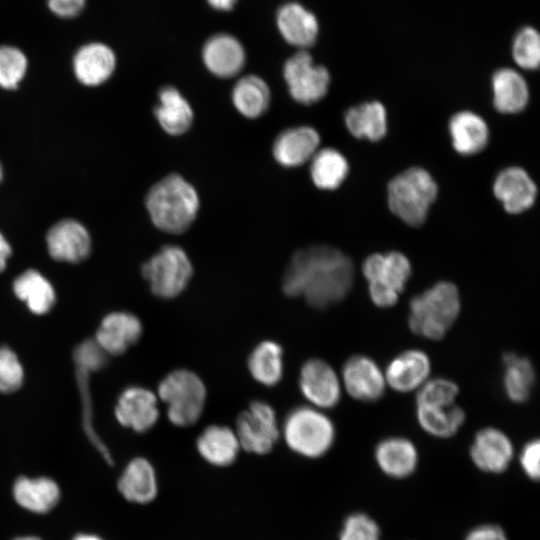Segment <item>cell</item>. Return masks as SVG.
Returning a JSON list of instances; mask_svg holds the SVG:
<instances>
[{"instance_id": "30bf717a", "label": "cell", "mask_w": 540, "mask_h": 540, "mask_svg": "<svg viewBox=\"0 0 540 540\" xmlns=\"http://www.w3.org/2000/svg\"><path fill=\"white\" fill-rule=\"evenodd\" d=\"M298 383L303 396L315 408H332L340 401L339 378L334 369L322 359L311 358L305 361L300 369Z\"/></svg>"}, {"instance_id": "ac0fdd59", "label": "cell", "mask_w": 540, "mask_h": 540, "mask_svg": "<svg viewBox=\"0 0 540 540\" xmlns=\"http://www.w3.org/2000/svg\"><path fill=\"white\" fill-rule=\"evenodd\" d=\"M202 59L206 68L220 78H231L243 68L246 60L241 42L232 35L220 33L204 44Z\"/></svg>"}, {"instance_id": "5b68a950", "label": "cell", "mask_w": 540, "mask_h": 540, "mask_svg": "<svg viewBox=\"0 0 540 540\" xmlns=\"http://www.w3.org/2000/svg\"><path fill=\"white\" fill-rule=\"evenodd\" d=\"M156 395L166 405L169 422L176 427L186 428L201 418L207 390L195 372L179 368L164 376L158 384Z\"/></svg>"}, {"instance_id": "9a60e30c", "label": "cell", "mask_w": 540, "mask_h": 540, "mask_svg": "<svg viewBox=\"0 0 540 540\" xmlns=\"http://www.w3.org/2000/svg\"><path fill=\"white\" fill-rule=\"evenodd\" d=\"M116 64L114 51L101 42L82 45L72 59L74 76L82 85L88 87L105 83L113 75Z\"/></svg>"}, {"instance_id": "277c9868", "label": "cell", "mask_w": 540, "mask_h": 540, "mask_svg": "<svg viewBox=\"0 0 540 540\" xmlns=\"http://www.w3.org/2000/svg\"><path fill=\"white\" fill-rule=\"evenodd\" d=\"M280 428L287 447L304 458L316 459L324 456L335 440L333 422L313 406L293 408Z\"/></svg>"}, {"instance_id": "4dcf8cb0", "label": "cell", "mask_w": 540, "mask_h": 540, "mask_svg": "<svg viewBox=\"0 0 540 540\" xmlns=\"http://www.w3.org/2000/svg\"><path fill=\"white\" fill-rule=\"evenodd\" d=\"M231 100L242 116L255 119L267 111L270 103V89L261 77L246 75L234 85Z\"/></svg>"}, {"instance_id": "ee69618b", "label": "cell", "mask_w": 540, "mask_h": 540, "mask_svg": "<svg viewBox=\"0 0 540 540\" xmlns=\"http://www.w3.org/2000/svg\"><path fill=\"white\" fill-rule=\"evenodd\" d=\"M86 0H47L49 10L57 17L70 19L84 9Z\"/></svg>"}, {"instance_id": "3957f363", "label": "cell", "mask_w": 540, "mask_h": 540, "mask_svg": "<svg viewBox=\"0 0 540 540\" xmlns=\"http://www.w3.org/2000/svg\"><path fill=\"white\" fill-rule=\"evenodd\" d=\"M409 308L408 325L411 331L427 339L440 340L459 316V291L451 282H438L414 296Z\"/></svg>"}, {"instance_id": "b9f144b4", "label": "cell", "mask_w": 540, "mask_h": 540, "mask_svg": "<svg viewBox=\"0 0 540 540\" xmlns=\"http://www.w3.org/2000/svg\"><path fill=\"white\" fill-rule=\"evenodd\" d=\"M75 366H82L92 372L98 371L107 363V354L95 341L87 339L81 342L73 354Z\"/></svg>"}, {"instance_id": "83f0119b", "label": "cell", "mask_w": 540, "mask_h": 540, "mask_svg": "<svg viewBox=\"0 0 540 540\" xmlns=\"http://www.w3.org/2000/svg\"><path fill=\"white\" fill-rule=\"evenodd\" d=\"M449 132L454 149L464 155L481 151L488 141V127L477 114L462 111L452 116L449 122Z\"/></svg>"}, {"instance_id": "816d5d0a", "label": "cell", "mask_w": 540, "mask_h": 540, "mask_svg": "<svg viewBox=\"0 0 540 540\" xmlns=\"http://www.w3.org/2000/svg\"><path fill=\"white\" fill-rule=\"evenodd\" d=\"M3 179V167H2V164L0 162V182L2 181Z\"/></svg>"}, {"instance_id": "4316f807", "label": "cell", "mask_w": 540, "mask_h": 540, "mask_svg": "<svg viewBox=\"0 0 540 540\" xmlns=\"http://www.w3.org/2000/svg\"><path fill=\"white\" fill-rule=\"evenodd\" d=\"M13 496L24 509L43 514L56 506L60 489L54 480L47 477H19L13 486Z\"/></svg>"}, {"instance_id": "cb8c5ba5", "label": "cell", "mask_w": 540, "mask_h": 540, "mask_svg": "<svg viewBox=\"0 0 540 540\" xmlns=\"http://www.w3.org/2000/svg\"><path fill=\"white\" fill-rule=\"evenodd\" d=\"M430 368V360L426 353L410 349L397 355L388 364L384 377L392 389L408 392L424 384Z\"/></svg>"}, {"instance_id": "7a4b0ae2", "label": "cell", "mask_w": 540, "mask_h": 540, "mask_svg": "<svg viewBox=\"0 0 540 540\" xmlns=\"http://www.w3.org/2000/svg\"><path fill=\"white\" fill-rule=\"evenodd\" d=\"M199 205L195 188L177 173L168 174L155 183L145 198L154 226L170 234L188 230L197 217Z\"/></svg>"}, {"instance_id": "2e32d148", "label": "cell", "mask_w": 540, "mask_h": 540, "mask_svg": "<svg viewBox=\"0 0 540 540\" xmlns=\"http://www.w3.org/2000/svg\"><path fill=\"white\" fill-rule=\"evenodd\" d=\"M143 333L140 319L126 311L107 314L96 332L95 341L108 355H121L137 343Z\"/></svg>"}, {"instance_id": "d590c367", "label": "cell", "mask_w": 540, "mask_h": 540, "mask_svg": "<svg viewBox=\"0 0 540 540\" xmlns=\"http://www.w3.org/2000/svg\"><path fill=\"white\" fill-rule=\"evenodd\" d=\"M505 367L503 386L506 396L515 403L525 402L535 382V371L532 363L525 357L514 353L503 355Z\"/></svg>"}, {"instance_id": "9c48e42d", "label": "cell", "mask_w": 540, "mask_h": 540, "mask_svg": "<svg viewBox=\"0 0 540 540\" xmlns=\"http://www.w3.org/2000/svg\"><path fill=\"white\" fill-rule=\"evenodd\" d=\"M283 76L290 96L304 105L320 101L326 95L330 84L329 71L326 67L315 64L312 56L305 50L287 59Z\"/></svg>"}, {"instance_id": "7c38bea8", "label": "cell", "mask_w": 540, "mask_h": 540, "mask_svg": "<svg viewBox=\"0 0 540 540\" xmlns=\"http://www.w3.org/2000/svg\"><path fill=\"white\" fill-rule=\"evenodd\" d=\"M159 416L157 395L142 386H130L123 390L115 407L117 421L137 433L150 430Z\"/></svg>"}, {"instance_id": "44dd1931", "label": "cell", "mask_w": 540, "mask_h": 540, "mask_svg": "<svg viewBox=\"0 0 540 540\" xmlns=\"http://www.w3.org/2000/svg\"><path fill=\"white\" fill-rule=\"evenodd\" d=\"M120 494L129 502L149 504L158 495L159 484L153 464L144 457H136L124 468L117 484Z\"/></svg>"}, {"instance_id": "d6a6232c", "label": "cell", "mask_w": 540, "mask_h": 540, "mask_svg": "<svg viewBox=\"0 0 540 540\" xmlns=\"http://www.w3.org/2000/svg\"><path fill=\"white\" fill-rule=\"evenodd\" d=\"M344 119L349 132L357 138L378 141L387 131L386 110L378 101L351 107Z\"/></svg>"}, {"instance_id": "f6af8a7d", "label": "cell", "mask_w": 540, "mask_h": 540, "mask_svg": "<svg viewBox=\"0 0 540 540\" xmlns=\"http://www.w3.org/2000/svg\"><path fill=\"white\" fill-rule=\"evenodd\" d=\"M368 291L372 302L380 308L392 307L399 299L398 292L383 284L369 283Z\"/></svg>"}, {"instance_id": "7dc6e473", "label": "cell", "mask_w": 540, "mask_h": 540, "mask_svg": "<svg viewBox=\"0 0 540 540\" xmlns=\"http://www.w3.org/2000/svg\"><path fill=\"white\" fill-rule=\"evenodd\" d=\"M11 254V246L5 236L0 231V273L5 270Z\"/></svg>"}, {"instance_id": "f907efd6", "label": "cell", "mask_w": 540, "mask_h": 540, "mask_svg": "<svg viewBox=\"0 0 540 540\" xmlns=\"http://www.w3.org/2000/svg\"><path fill=\"white\" fill-rule=\"evenodd\" d=\"M14 540H41V539L34 536H24V537H18Z\"/></svg>"}, {"instance_id": "8d00e7d4", "label": "cell", "mask_w": 540, "mask_h": 540, "mask_svg": "<svg viewBox=\"0 0 540 540\" xmlns=\"http://www.w3.org/2000/svg\"><path fill=\"white\" fill-rule=\"evenodd\" d=\"M27 70L28 59L22 50L11 45H0V88L16 89Z\"/></svg>"}, {"instance_id": "7402d4cb", "label": "cell", "mask_w": 540, "mask_h": 540, "mask_svg": "<svg viewBox=\"0 0 540 540\" xmlns=\"http://www.w3.org/2000/svg\"><path fill=\"white\" fill-rule=\"evenodd\" d=\"M277 27L284 40L298 48L312 46L318 36L316 16L297 2L282 5L276 16Z\"/></svg>"}, {"instance_id": "1f68e13d", "label": "cell", "mask_w": 540, "mask_h": 540, "mask_svg": "<svg viewBox=\"0 0 540 540\" xmlns=\"http://www.w3.org/2000/svg\"><path fill=\"white\" fill-rule=\"evenodd\" d=\"M247 366L258 383L267 387L277 385L284 371L282 347L272 340L260 342L250 353Z\"/></svg>"}, {"instance_id": "74e56055", "label": "cell", "mask_w": 540, "mask_h": 540, "mask_svg": "<svg viewBox=\"0 0 540 540\" xmlns=\"http://www.w3.org/2000/svg\"><path fill=\"white\" fill-rule=\"evenodd\" d=\"M512 56L521 68L533 70L540 63V36L538 31L526 26L521 28L512 43Z\"/></svg>"}, {"instance_id": "4fadbf2b", "label": "cell", "mask_w": 540, "mask_h": 540, "mask_svg": "<svg viewBox=\"0 0 540 540\" xmlns=\"http://www.w3.org/2000/svg\"><path fill=\"white\" fill-rule=\"evenodd\" d=\"M342 380L351 397L362 402L380 399L385 390V377L368 356L354 355L342 368Z\"/></svg>"}, {"instance_id": "ab89813d", "label": "cell", "mask_w": 540, "mask_h": 540, "mask_svg": "<svg viewBox=\"0 0 540 540\" xmlns=\"http://www.w3.org/2000/svg\"><path fill=\"white\" fill-rule=\"evenodd\" d=\"M339 540H381V531L373 518L357 512L344 520Z\"/></svg>"}, {"instance_id": "e575fe53", "label": "cell", "mask_w": 540, "mask_h": 540, "mask_svg": "<svg viewBox=\"0 0 540 540\" xmlns=\"http://www.w3.org/2000/svg\"><path fill=\"white\" fill-rule=\"evenodd\" d=\"M416 415L422 429L439 438L454 436L465 421V412L455 404L417 406Z\"/></svg>"}, {"instance_id": "7bdbcfd3", "label": "cell", "mask_w": 540, "mask_h": 540, "mask_svg": "<svg viewBox=\"0 0 540 540\" xmlns=\"http://www.w3.org/2000/svg\"><path fill=\"white\" fill-rule=\"evenodd\" d=\"M540 442L538 439L527 442L521 450L519 461L525 475L531 480L540 476Z\"/></svg>"}, {"instance_id": "ffe728a7", "label": "cell", "mask_w": 540, "mask_h": 540, "mask_svg": "<svg viewBox=\"0 0 540 540\" xmlns=\"http://www.w3.org/2000/svg\"><path fill=\"white\" fill-rule=\"evenodd\" d=\"M196 449L205 462L218 468L232 465L242 450L235 430L221 424L205 427L196 439Z\"/></svg>"}, {"instance_id": "f35d334b", "label": "cell", "mask_w": 540, "mask_h": 540, "mask_svg": "<svg viewBox=\"0 0 540 540\" xmlns=\"http://www.w3.org/2000/svg\"><path fill=\"white\" fill-rule=\"evenodd\" d=\"M458 386L448 379L437 378L422 385L416 396L417 406H448L454 404Z\"/></svg>"}, {"instance_id": "6da1fadb", "label": "cell", "mask_w": 540, "mask_h": 540, "mask_svg": "<svg viewBox=\"0 0 540 540\" xmlns=\"http://www.w3.org/2000/svg\"><path fill=\"white\" fill-rule=\"evenodd\" d=\"M353 280V263L346 254L330 246H309L292 255L282 290L288 297H302L313 308L324 309L343 300Z\"/></svg>"}, {"instance_id": "f1b7e54d", "label": "cell", "mask_w": 540, "mask_h": 540, "mask_svg": "<svg viewBox=\"0 0 540 540\" xmlns=\"http://www.w3.org/2000/svg\"><path fill=\"white\" fill-rule=\"evenodd\" d=\"M13 291L17 298L37 315L49 312L56 301L52 284L34 269H28L16 277L13 282Z\"/></svg>"}, {"instance_id": "bcb514c9", "label": "cell", "mask_w": 540, "mask_h": 540, "mask_svg": "<svg viewBox=\"0 0 540 540\" xmlns=\"http://www.w3.org/2000/svg\"><path fill=\"white\" fill-rule=\"evenodd\" d=\"M464 540H508V538L499 525L482 524L471 529Z\"/></svg>"}, {"instance_id": "52a82bcc", "label": "cell", "mask_w": 540, "mask_h": 540, "mask_svg": "<svg viewBox=\"0 0 540 540\" xmlns=\"http://www.w3.org/2000/svg\"><path fill=\"white\" fill-rule=\"evenodd\" d=\"M141 273L156 297L173 299L187 288L193 265L183 248L164 245L142 265Z\"/></svg>"}, {"instance_id": "836d02e7", "label": "cell", "mask_w": 540, "mask_h": 540, "mask_svg": "<svg viewBox=\"0 0 540 540\" xmlns=\"http://www.w3.org/2000/svg\"><path fill=\"white\" fill-rule=\"evenodd\" d=\"M310 160L311 179L314 185L322 190L338 188L349 171L346 158L333 148L317 151Z\"/></svg>"}, {"instance_id": "484cf974", "label": "cell", "mask_w": 540, "mask_h": 540, "mask_svg": "<svg viewBox=\"0 0 540 540\" xmlns=\"http://www.w3.org/2000/svg\"><path fill=\"white\" fill-rule=\"evenodd\" d=\"M154 115L161 128L172 136L187 132L194 119L192 107L187 99L178 89L169 85L159 90Z\"/></svg>"}, {"instance_id": "681fc988", "label": "cell", "mask_w": 540, "mask_h": 540, "mask_svg": "<svg viewBox=\"0 0 540 540\" xmlns=\"http://www.w3.org/2000/svg\"><path fill=\"white\" fill-rule=\"evenodd\" d=\"M73 540H103V539L93 534H79L75 536Z\"/></svg>"}, {"instance_id": "5bb4252c", "label": "cell", "mask_w": 540, "mask_h": 540, "mask_svg": "<svg viewBox=\"0 0 540 540\" xmlns=\"http://www.w3.org/2000/svg\"><path fill=\"white\" fill-rule=\"evenodd\" d=\"M513 452L509 437L493 427L479 430L470 447V457L474 465L483 472L494 474L508 468Z\"/></svg>"}, {"instance_id": "8992f818", "label": "cell", "mask_w": 540, "mask_h": 540, "mask_svg": "<svg viewBox=\"0 0 540 540\" xmlns=\"http://www.w3.org/2000/svg\"><path fill=\"white\" fill-rule=\"evenodd\" d=\"M388 205L391 211L410 226L421 225L437 195V185L423 168H409L388 184Z\"/></svg>"}, {"instance_id": "60d3db41", "label": "cell", "mask_w": 540, "mask_h": 540, "mask_svg": "<svg viewBox=\"0 0 540 540\" xmlns=\"http://www.w3.org/2000/svg\"><path fill=\"white\" fill-rule=\"evenodd\" d=\"M24 371L17 355L7 347H0V392L18 390L23 382Z\"/></svg>"}, {"instance_id": "d6986e66", "label": "cell", "mask_w": 540, "mask_h": 540, "mask_svg": "<svg viewBox=\"0 0 540 540\" xmlns=\"http://www.w3.org/2000/svg\"><path fill=\"white\" fill-rule=\"evenodd\" d=\"M493 191L507 212L517 214L533 205L537 187L524 169L509 167L498 174Z\"/></svg>"}, {"instance_id": "e0dca14e", "label": "cell", "mask_w": 540, "mask_h": 540, "mask_svg": "<svg viewBox=\"0 0 540 540\" xmlns=\"http://www.w3.org/2000/svg\"><path fill=\"white\" fill-rule=\"evenodd\" d=\"M320 136L309 126H297L283 130L274 140V159L283 167L303 165L318 151Z\"/></svg>"}, {"instance_id": "d4e9b609", "label": "cell", "mask_w": 540, "mask_h": 540, "mask_svg": "<svg viewBox=\"0 0 540 540\" xmlns=\"http://www.w3.org/2000/svg\"><path fill=\"white\" fill-rule=\"evenodd\" d=\"M375 460L380 470L392 478L410 476L418 464L415 445L403 437H389L380 441L375 448Z\"/></svg>"}, {"instance_id": "f546056e", "label": "cell", "mask_w": 540, "mask_h": 540, "mask_svg": "<svg viewBox=\"0 0 540 540\" xmlns=\"http://www.w3.org/2000/svg\"><path fill=\"white\" fill-rule=\"evenodd\" d=\"M493 103L502 113H516L528 102V87L516 70L501 68L492 77Z\"/></svg>"}, {"instance_id": "8fae6325", "label": "cell", "mask_w": 540, "mask_h": 540, "mask_svg": "<svg viewBox=\"0 0 540 540\" xmlns=\"http://www.w3.org/2000/svg\"><path fill=\"white\" fill-rule=\"evenodd\" d=\"M46 245L54 260L76 264L90 255L92 240L88 229L80 221L66 218L48 230Z\"/></svg>"}, {"instance_id": "c3c4849f", "label": "cell", "mask_w": 540, "mask_h": 540, "mask_svg": "<svg viewBox=\"0 0 540 540\" xmlns=\"http://www.w3.org/2000/svg\"><path fill=\"white\" fill-rule=\"evenodd\" d=\"M207 2L215 10L230 11L237 3V0H207Z\"/></svg>"}, {"instance_id": "603a6c76", "label": "cell", "mask_w": 540, "mask_h": 540, "mask_svg": "<svg viewBox=\"0 0 540 540\" xmlns=\"http://www.w3.org/2000/svg\"><path fill=\"white\" fill-rule=\"evenodd\" d=\"M362 272L369 283L383 284L401 294L411 277L412 267L404 254L392 251L368 256L363 262Z\"/></svg>"}, {"instance_id": "ba28073f", "label": "cell", "mask_w": 540, "mask_h": 540, "mask_svg": "<svg viewBox=\"0 0 540 540\" xmlns=\"http://www.w3.org/2000/svg\"><path fill=\"white\" fill-rule=\"evenodd\" d=\"M234 430L241 449L256 455L270 453L281 437L274 408L262 400L252 401L239 413Z\"/></svg>"}]
</instances>
